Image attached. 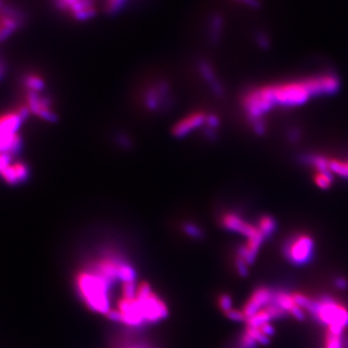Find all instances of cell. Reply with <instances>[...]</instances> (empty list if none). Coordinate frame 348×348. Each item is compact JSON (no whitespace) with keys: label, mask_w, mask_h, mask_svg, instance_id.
Instances as JSON below:
<instances>
[{"label":"cell","mask_w":348,"mask_h":348,"mask_svg":"<svg viewBox=\"0 0 348 348\" xmlns=\"http://www.w3.org/2000/svg\"><path fill=\"white\" fill-rule=\"evenodd\" d=\"M119 281L124 283H137V273L134 267L127 262L122 261L118 272Z\"/></svg>","instance_id":"19"},{"label":"cell","mask_w":348,"mask_h":348,"mask_svg":"<svg viewBox=\"0 0 348 348\" xmlns=\"http://www.w3.org/2000/svg\"><path fill=\"white\" fill-rule=\"evenodd\" d=\"M56 8L69 12L78 22H84L96 16L94 0H54Z\"/></svg>","instance_id":"5"},{"label":"cell","mask_w":348,"mask_h":348,"mask_svg":"<svg viewBox=\"0 0 348 348\" xmlns=\"http://www.w3.org/2000/svg\"><path fill=\"white\" fill-rule=\"evenodd\" d=\"M25 84L28 90L33 92H39L45 87V82L43 78L34 74L26 76L25 78Z\"/></svg>","instance_id":"21"},{"label":"cell","mask_w":348,"mask_h":348,"mask_svg":"<svg viewBox=\"0 0 348 348\" xmlns=\"http://www.w3.org/2000/svg\"><path fill=\"white\" fill-rule=\"evenodd\" d=\"M77 292L88 309L106 315L110 307L111 284L93 271H81L76 278Z\"/></svg>","instance_id":"2"},{"label":"cell","mask_w":348,"mask_h":348,"mask_svg":"<svg viewBox=\"0 0 348 348\" xmlns=\"http://www.w3.org/2000/svg\"><path fill=\"white\" fill-rule=\"evenodd\" d=\"M207 115L203 112H197L193 115L188 116L186 119L181 121L180 123L175 127L174 133L178 136H185L190 131L197 128L198 126L205 124Z\"/></svg>","instance_id":"11"},{"label":"cell","mask_w":348,"mask_h":348,"mask_svg":"<svg viewBox=\"0 0 348 348\" xmlns=\"http://www.w3.org/2000/svg\"><path fill=\"white\" fill-rule=\"evenodd\" d=\"M225 315L227 318H229L230 320L235 321V322H243V321L247 320V317H246L243 310L232 309L229 311H227L225 313Z\"/></svg>","instance_id":"27"},{"label":"cell","mask_w":348,"mask_h":348,"mask_svg":"<svg viewBox=\"0 0 348 348\" xmlns=\"http://www.w3.org/2000/svg\"><path fill=\"white\" fill-rule=\"evenodd\" d=\"M335 286L339 289H345L347 287V281L344 278H337L335 281Z\"/></svg>","instance_id":"35"},{"label":"cell","mask_w":348,"mask_h":348,"mask_svg":"<svg viewBox=\"0 0 348 348\" xmlns=\"http://www.w3.org/2000/svg\"><path fill=\"white\" fill-rule=\"evenodd\" d=\"M258 229L264 235L267 239L271 237L274 232L277 229V221L271 216H263L261 217L258 223Z\"/></svg>","instance_id":"18"},{"label":"cell","mask_w":348,"mask_h":348,"mask_svg":"<svg viewBox=\"0 0 348 348\" xmlns=\"http://www.w3.org/2000/svg\"><path fill=\"white\" fill-rule=\"evenodd\" d=\"M258 46L262 49H267L270 46V41L264 33H259L257 36Z\"/></svg>","instance_id":"32"},{"label":"cell","mask_w":348,"mask_h":348,"mask_svg":"<svg viewBox=\"0 0 348 348\" xmlns=\"http://www.w3.org/2000/svg\"><path fill=\"white\" fill-rule=\"evenodd\" d=\"M128 348H143L141 345H134V346H131V347Z\"/></svg>","instance_id":"37"},{"label":"cell","mask_w":348,"mask_h":348,"mask_svg":"<svg viewBox=\"0 0 348 348\" xmlns=\"http://www.w3.org/2000/svg\"><path fill=\"white\" fill-rule=\"evenodd\" d=\"M325 348H343L341 335H336V334L327 332Z\"/></svg>","instance_id":"24"},{"label":"cell","mask_w":348,"mask_h":348,"mask_svg":"<svg viewBox=\"0 0 348 348\" xmlns=\"http://www.w3.org/2000/svg\"><path fill=\"white\" fill-rule=\"evenodd\" d=\"M184 230L188 235H190L191 237H193V238L199 239L202 236V231L193 223H186L184 225Z\"/></svg>","instance_id":"30"},{"label":"cell","mask_w":348,"mask_h":348,"mask_svg":"<svg viewBox=\"0 0 348 348\" xmlns=\"http://www.w3.org/2000/svg\"><path fill=\"white\" fill-rule=\"evenodd\" d=\"M26 105L31 113L50 122H54L56 120V115L52 111L49 101L46 98L41 97L38 92L28 91L26 95Z\"/></svg>","instance_id":"9"},{"label":"cell","mask_w":348,"mask_h":348,"mask_svg":"<svg viewBox=\"0 0 348 348\" xmlns=\"http://www.w3.org/2000/svg\"><path fill=\"white\" fill-rule=\"evenodd\" d=\"M2 72H3V68H2V66L0 65V77L2 76Z\"/></svg>","instance_id":"38"},{"label":"cell","mask_w":348,"mask_h":348,"mask_svg":"<svg viewBox=\"0 0 348 348\" xmlns=\"http://www.w3.org/2000/svg\"><path fill=\"white\" fill-rule=\"evenodd\" d=\"M329 170L334 176L348 179V157L329 158Z\"/></svg>","instance_id":"14"},{"label":"cell","mask_w":348,"mask_h":348,"mask_svg":"<svg viewBox=\"0 0 348 348\" xmlns=\"http://www.w3.org/2000/svg\"><path fill=\"white\" fill-rule=\"evenodd\" d=\"M318 322L328 327V332L342 335L348 327V309L335 300L324 297L318 301L312 300L308 309Z\"/></svg>","instance_id":"3"},{"label":"cell","mask_w":348,"mask_h":348,"mask_svg":"<svg viewBox=\"0 0 348 348\" xmlns=\"http://www.w3.org/2000/svg\"><path fill=\"white\" fill-rule=\"evenodd\" d=\"M24 119L16 111L0 115V133L16 134L20 129Z\"/></svg>","instance_id":"13"},{"label":"cell","mask_w":348,"mask_h":348,"mask_svg":"<svg viewBox=\"0 0 348 348\" xmlns=\"http://www.w3.org/2000/svg\"><path fill=\"white\" fill-rule=\"evenodd\" d=\"M235 267L236 270L238 272V274L241 277H247L249 274V264L246 262L245 260H243L242 258L239 257H236L235 258Z\"/></svg>","instance_id":"28"},{"label":"cell","mask_w":348,"mask_h":348,"mask_svg":"<svg viewBox=\"0 0 348 348\" xmlns=\"http://www.w3.org/2000/svg\"><path fill=\"white\" fill-rule=\"evenodd\" d=\"M126 0H106L105 10L109 14H115L124 6Z\"/></svg>","instance_id":"26"},{"label":"cell","mask_w":348,"mask_h":348,"mask_svg":"<svg viewBox=\"0 0 348 348\" xmlns=\"http://www.w3.org/2000/svg\"><path fill=\"white\" fill-rule=\"evenodd\" d=\"M199 69L201 71V74L203 77L206 79L208 82H210L213 90L215 91L217 94H221L222 93V86L218 82V80L215 77V73L212 69V67L210 66L209 63H207L205 61H202L199 66Z\"/></svg>","instance_id":"15"},{"label":"cell","mask_w":348,"mask_h":348,"mask_svg":"<svg viewBox=\"0 0 348 348\" xmlns=\"http://www.w3.org/2000/svg\"><path fill=\"white\" fill-rule=\"evenodd\" d=\"M283 251L288 261L295 265H304L313 257L314 241L307 233H298L285 241Z\"/></svg>","instance_id":"4"},{"label":"cell","mask_w":348,"mask_h":348,"mask_svg":"<svg viewBox=\"0 0 348 348\" xmlns=\"http://www.w3.org/2000/svg\"><path fill=\"white\" fill-rule=\"evenodd\" d=\"M340 86L338 77L333 73L318 74L284 83L262 85L248 91L242 105L251 123L263 120L276 107L300 106L310 99L333 95Z\"/></svg>","instance_id":"1"},{"label":"cell","mask_w":348,"mask_h":348,"mask_svg":"<svg viewBox=\"0 0 348 348\" xmlns=\"http://www.w3.org/2000/svg\"><path fill=\"white\" fill-rule=\"evenodd\" d=\"M246 333L248 335H251L257 343H260V344H267L269 343V340L270 338L268 336L264 335L260 330L259 328H253V327H248L247 330H246Z\"/></svg>","instance_id":"23"},{"label":"cell","mask_w":348,"mask_h":348,"mask_svg":"<svg viewBox=\"0 0 348 348\" xmlns=\"http://www.w3.org/2000/svg\"><path fill=\"white\" fill-rule=\"evenodd\" d=\"M272 319L273 318H272L268 309L264 308V309H260L258 312H257L256 314H254L253 316L247 318L246 322L248 324V327L260 328L262 325L270 322Z\"/></svg>","instance_id":"16"},{"label":"cell","mask_w":348,"mask_h":348,"mask_svg":"<svg viewBox=\"0 0 348 348\" xmlns=\"http://www.w3.org/2000/svg\"><path fill=\"white\" fill-rule=\"evenodd\" d=\"M222 28H223V18L219 14L214 15L210 19V25H209V36L211 41H213L214 43H217V41L220 37Z\"/></svg>","instance_id":"17"},{"label":"cell","mask_w":348,"mask_h":348,"mask_svg":"<svg viewBox=\"0 0 348 348\" xmlns=\"http://www.w3.org/2000/svg\"><path fill=\"white\" fill-rule=\"evenodd\" d=\"M259 330H260L264 335H266V336H268V337H270L271 335H273L275 334V329H274V327L271 325L270 322L266 323V324L262 325V326L259 328Z\"/></svg>","instance_id":"33"},{"label":"cell","mask_w":348,"mask_h":348,"mask_svg":"<svg viewBox=\"0 0 348 348\" xmlns=\"http://www.w3.org/2000/svg\"><path fill=\"white\" fill-rule=\"evenodd\" d=\"M274 303L286 313H290L298 320H303L305 318V312L301 307L297 305L293 295L284 292H279L275 294Z\"/></svg>","instance_id":"10"},{"label":"cell","mask_w":348,"mask_h":348,"mask_svg":"<svg viewBox=\"0 0 348 348\" xmlns=\"http://www.w3.org/2000/svg\"><path fill=\"white\" fill-rule=\"evenodd\" d=\"M11 159H12V155L8 154V153H0V175L6 168L11 166Z\"/></svg>","instance_id":"31"},{"label":"cell","mask_w":348,"mask_h":348,"mask_svg":"<svg viewBox=\"0 0 348 348\" xmlns=\"http://www.w3.org/2000/svg\"><path fill=\"white\" fill-rule=\"evenodd\" d=\"M242 4H244L246 6H249L251 8H254V9H257L259 6H260V2L259 0H236Z\"/></svg>","instance_id":"34"},{"label":"cell","mask_w":348,"mask_h":348,"mask_svg":"<svg viewBox=\"0 0 348 348\" xmlns=\"http://www.w3.org/2000/svg\"><path fill=\"white\" fill-rule=\"evenodd\" d=\"M0 29H1V24H0Z\"/></svg>","instance_id":"39"},{"label":"cell","mask_w":348,"mask_h":348,"mask_svg":"<svg viewBox=\"0 0 348 348\" xmlns=\"http://www.w3.org/2000/svg\"><path fill=\"white\" fill-rule=\"evenodd\" d=\"M221 224L224 226L225 229L229 231L237 232L245 236L248 240L255 239L258 237H264V235L258 229V226L249 223L235 213L225 214L221 218Z\"/></svg>","instance_id":"7"},{"label":"cell","mask_w":348,"mask_h":348,"mask_svg":"<svg viewBox=\"0 0 348 348\" xmlns=\"http://www.w3.org/2000/svg\"><path fill=\"white\" fill-rule=\"evenodd\" d=\"M4 5H5L4 1H3V0H0V8H2Z\"/></svg>","instance_id":"36"},{"label":"cell","mask_w":348,"mask_h":348,"mask_svg":"<svg viewBox=\"0 0 348 348\" xmlns=\"http://www.w3.org/2000/svg\"><path fill=\"white\" fill-rule=\"evenodd\" d=\"M14 170L16 172V175L18 177L19 184L23 183L28 178L29 176V168L26 166V164L21 163V162H17L12 164Z\"/></svg>","instance_id":"22"},{"label":"cell","mask_w":348,"mask_h":348,"mask_svg":"<svg viewBox=\"0 0 348 348\" xmlns=\"http://www.w3.org/2000/svg\"><path fill=\"white\" fill-rule=\"evenodd\" d=\"M1 176H2L3 180L5 181L9 185H17V184H19L18 177H17L16 172H15L13 167H12V164H11V166H9L8 168H6L1 173Z\"/></svg>","instance_id":"25"},{"label":"cell","mask_w":348,"mask_h":348,"mask_svg":"<svg viewBox=\"0 0 348 348\" xmlns=\"http://www.w3.org/2000/svg\"><path fill=\"white\" fill-rule=\"evenodd\" d=\"M219 307L224 313L232 309V298L228 294H222L219 297Z\"/></svg>","instance_id":"29"},{"label":"cell","mask_w":348,"mask_h":348,"mask_svg":"<svg viewBox=\"0 0 348 348\" xmlns=\"http://www.w3.org/2000/svg\"><path fill=\"white\" fill-rule=\"evenodd\" d=\"M23 141L21 136L16 134L0 133V153L13 155L18 153L22 148Z\"/></svg>","instance_id":"12"},{"label":"cell","mask_w":348,"mask_h":348,"mask_svg":"<svg viewBox=\"0 0 348 348\" xmlns=\"http://www.w3.org/2000/svg\"><path fill=\"white\" fill-rule=\"evenodd\" d=\"M313 180L318 188L327 190L333 184L334 175L331 172H314Z\"/></svg>","instance_id":"20"},{"label":"cell","mask_w":348,"mask_h":348,"mask_svg":"<svg viewBox=\"0 0 348 348\" xmlns=\"http://www.w3.org/2000/svg\"><path fill=\"white\" fill-rule=\"evenodd\" d=\"M275 294L266 287H259L250 297L243 308V312L247 318L256 314L260 309L266 308L274 301Z\"/></svg>","instance_id":"8"},{"label":"cell","mask_w":348,"mask_h":348,"mask_svg":"<svg viewBox=\"0 0 348 348\" xmlns=\"http://www.w3.org/2000/svg\"><path fill=\"white\" fill-rule=\"evenodd\" d=\"M142 311L146 323H157L167 318L169 314L168 306L156 293L150 294L147 298L140 299Z\"/></svg>","instance_id":"6"}]
</instances>
